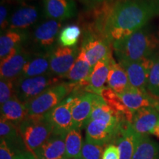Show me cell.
<instances>
[{"mask_svg":"<svg viewBox=\"0 0 159 159\" xmlns=\"http://www.w3.org/2000/svg\"><path fill=\"white\" fill-rule=\"evenodd\" d=\"M158 16L159 0L114 2L105 27V36L113 43L144 27Z\"/></svg>","mask_w":159,"mask_h":159,"instance_id":"cell-1","label":"cell"},{"mask_svg":"<svg viewBox=\"0 0 159 159\" xmlns=\"http://www.w3.org/2000/svg\"><path fill=\"white\" fill-rule=\"evenodd\" d=\"M159 45L156 35L145 26L124 39L112 43L119 61H136L156 57Z\"/></svg>","mask_w":159,"mask_h":159,"instance_id":"cell-2","label":"cell"},{"mask_svg":"<svg viewBox=\"0 0 159 159\" xmlns=\"http://www.w3.org/2000/svg\"><path fill=\"white\" fill-rule=\"evenodd\" d=\"M77 83L61 82L52 85L29 102L25 103L29 116H43L69 96L76 88Z\"/></svg>","mask_w":159,"mask_h":159,"instance_id":"cell-3","label":"cell"},{"mask_svg":"<svg viewBox=\"0 0 159 159\" xmlns=\"http://www.w3.org/2000/svg\"><path fill=\"white\" fill-rule=\"evenodd\" d=\"M27 150L33 152L48 139L53 132V127L45 115L29 116L19 125Z\"/></svg>","mask_w":159,"mask_h":159,"instance_id":"cell-4","label":"cell"},{"mask_svg":"<svg viewBox=\"0 0 159 159\" xmlns=\"http://www.w3.org/2000/svg\"><path fill=\"white\" fill-rule=\"evenodd\" d=\"M61 77L50 73L41 76L18 79L16 80V96L21 102L26 103L41 94L52 85L61 83Z\"/></svg>","mask_w":159,"mask_h":159,"instance_id":"cell-5","label":"cell"},{"mask_svg":"<svg viewBox=\"0 0 159 159\" xmlns=\"http://www.w3.org/2000/svg\"><path fill=\"white\" fill-rule=\"evenodd\" d=\"M61 21L49 19L39 24L33 30L31 38L32 47L35 52L50 53L57 45Z\"/></svg>","mask_w":159,"mask_h":159,"instance_id":"cell-6","label":"cell"},{"mask_svg":"<svg viewBox=\"0 0 159 159\" xmlns=\"http://www.w3.org/2000/svg\"><path fill=\"white\" fill-rule=\"evenodd\" d=\"M109 40L104 35L94 32L84 30L80 49L84 52L91 66H94L99 61L112 53Z\"/></svg>","mask_w":159,"mask_h":159,"instance_id":"cell-7","label":"cell"},{"mask_svg":"<svg viewBox=\"0 0 159 159\" xmlns=\"http://www.w3.org/2000/svg\"><path fill=\"white\" fill-rule=\"evenodd\" d=\"M122 122H110L103 119H94L89 121L85 127V140L93 144L105 146L114 144L120 130Z\"/></svg>","mask_w":159,"mask_h":159,"instance_id":"cell-8","label":"cell"},{"mask_svg":"<svg viewBox=\"0 0 159 159\" xmlns=\"http://www.w3.org/2000/svg\"><path fill=\"white\" fill-rule=\"evenodd\" d=\"M79 52L77 46L67 47L57 45L49 53V73L62 79L70 70Z\"/></svg>","mask_w":159,"mask_h":159,"instance_id":"cell-9","label":"cell"},{"mask_svg":"<svg viewBox=\"0 0 159 159\" xmlns=\"http://www.w3.org/2000/svg\"><path fill=\"white\" fill-rule=\"evenodd\" d=\"M76 96V93L72 92L58 105L45 114L52 125L53 130L66 134L74 128L71 110Z\"/></svg>","mask_w":159,"mask_h":159,"instance_id":"cell-10","label":"cell"},{"mask_svg":"<svg viewBox=\"0 0 159 159\" xmlns=\"http://www.w3.org/2000/svg\"><path fill=\"white\" fill-rule=\"evenodd\" d=\"M157 57H148L136 61H119L128 75L130 86L147 90L149 75Z\"/></svg>","mask_w":159,"mask_h":159,"instance_id":"cell-11","label":"cell"},{"mask_svg":"<svg viewBox=\"0 0 159 159\" xmlns=\"http://www.w3.org/2000/svg\"><path fill=\"white\" fill-rule=\"evenodd\" d=\"M41 16L42 11L39 6L23 4L11 13L8 29L27 30L39 22Z\"/></svg>","mask_w":159,"mask_h":159,"instance_id":"cell-12","label":"cell"},{"mask_svg":"<svg viewBox=\"0 0 159 159\" xmlns=\"http://www.w3.org/2000/svg\"><path fill=\"white\" fill-rule=\"evenodd\" d=\"M31 53L24 47L13 51L8 56L1 61L0 77L15 81L19 78L23 68Z\"/></svg>","mask_w":159,"mask_h":159,"instance_id":"cell-13","label":"cell"},{"mask_svg":"<svg viewBox=\"0 0 159 159\" xmlns=\"http://www.w3.org/2000/svg\"><path fill=\"white\" fill-rule=\"evenodd\" d=\"M76 94L71 113L74 127L81 130L88 124L94 104L99 95L89 92Z\"/></svg>","mask_w":159,"mask_h":159,"instance_id":"cell-14","label":"cell"},{"mask_svg":"<svg viewBox=\"0 0 159 159\" xmlns=\"http://www.w3.org/2000/svg\"><path fill=\"white\" fill-rule=\"evenodd\" d=\"M118 95L133 113L144 108H153L159 111V97L151 94L148 91L130 86L122 94Z\"/></svg>","mask_w":159,"mask_h":159,"instance_id":"cell-15","label":"cell"},{"mask_svg":"<svg viewBox=\"0 0 159 159\" xmlns=\"http://www.w3.org/2000/svg\"><path fill=\"white\" fill-rule=\"evenodd\" d=\"M66 135L53 130L48 139L33 153L37 159L66 158Z\"/></svg>","mask_w":159,"mask_h":159,"instance_id":"cell-16","label":"cell"},{"mask_svg":"<svg viewBox=\"0 0 159 159\" xmlns=\"http://www.w3.org/2000/svg\"><path fill=\"white\" fill-rule=\"evenodd\" d=\"M43 14L48 19L63 21L76 16L75 0H43Z\"/></svg>","mask_w":159,"mask_h":159,"instance_id":"cell-17","label":"cell"},{"mask_svg":"<svg viewBox=\"0 0 159 159\" xmlns=\"http://www.w3.org/2000/svg\"><path fill=\"white\" fill-rule=\"evenodd\" d=\"M159 123V111L153 108H144L135 111L131 126L137 134L148 136L152 134Z\"/></svg>","mask_w":159,"mask_h":159,"instance_id":"cell-18","label":"cell"},{"mask_svg":"<svg viewBox=\"0 0 159 159\" xmlns=\"http://www.w3.org/2000/svg\"><path fill=\"white\" fill-rule=\"evenodd\" d=\"M138 134L130 123L122 122L114 144L118 148L119 159H132L136 148Z\"/></svg>","mask_w":159,"mask_h":159,"instance_id":"cell-19","label":"cell"},{"mask_svg":"<svg viewBox=\"0 0 159 159\" xmlns=\"http://www.w3.org/2000/svg\"><path fill=\"white\" fill-rule=\"evenodd\" d=\"M30 39L27 30L8 29L2 32L0 36V59L3 60L13 51L22 47Z\"/></svg>","mask_w":159,"mask_h":159,"instance_id":"cell-20","label":"cell"},{"mask_svg":"<svg viewBox=\"0 0 159 159\" xmlns=\"http://www.w3.org/2000/svg\"><path fill=\"white\" fill-rule=\"evenodd\" d=\"M113 58L114 57L112 56V53H111L108 56L99 61L92 67L89 77V86L87 90L88 92L100 95L101 91L105 87V84L107 83L111 62Z\"/></svg>","mask_w":159,"mask_h":159,"instance_id":"cell-21","label":"cell"},{"mask_svg":"<svg viewBox=\"0 0 159 159\" xmlns=\"http://www.w3.org/2000/svg\"><path fill=\"white\" fill-rule=\"evenodd\" d=\"M49 73V53H31L19 79L41 76Z\"/></svg>","mask_w":159,"mask_h":159,"instance_id":"cell-22","label":"cell"},{"mask_svg":"<svg viewBox=\"0 0 159 159\" xmlns=\"http://www.w3.org/2000/svg\"><path fill=\"white\" fill-rule=\"evenodd\" d=\"M29 116L25 103L13 96L3 105H1V118L9 121L17 126Z\"/></svg>","mask_w":159,"mask_h":159,"instance_id":"cell-23","label":"cell"},{"mask_svg":"<svg viewBox=\"0 0 159 159\" xmlns=\"http://www.w3.org/2000/svg\"><path fill=\"white\" fill-rule=\"evenodd\" d=\"M0 138L5 140L17 153L27 150L20 134L19 126L2 118L0 120Z\"/></svg>","mask_w":159,"mask_h":159,"instance_id":"cell-24","label":"cell"},{"mask_svg":"<svg viewBox=\"0 0 159 159\" xmlns=\"http://www.w3.org/2000/svg\"><path fill=\"white\" fill-rule=\"evenodd\" d=\"M107 86L114 91L117 94H121L130 87L128 75L119 63L113 58L111 62Z\"/></svg>","mask_w":159,"mask_h":159,"instance_id":"cell-25","label":"cell"},{"mask_svg":"<svg viewBox=\"0 0 159 159\" xmlns=\"http://www.w3.org/2000/svg\"><path fill=\"white\" fill-rule=\"evenodd\" d=\"M100 96L102 97L107 105L112 108L118 116L122 121H126L129 123L132 122L134 113L124 104L118 94L111 88L105 86L100 93Z\"/></svg>","mask_w":159,"mask_h":159,"instance_id":"cell-26","label":"cell"},{"mask_svg":"<svg viewBox=\"0 0 159 159\" xmlns=\"http://www.w3.org/2000/svg\"><path fill=\"white\" fill-rule=\"evenodd\" d=\"M92 69L84 52L80 48V52L74 64L62 79L68 80L69 82L77 83L88 79Z\"/></svg>","mask_w":159,"mask_h":159,"instance_id":"cell-27","label":"cell"},{"mask_svg":"<svg viewBox=\"0 0 159 159\" xmlns=\"http://www.w3.org/2000/svg\"><path fill=\"white\" fill-rule=\"evenodd\" d=\"M132 159H159V144L148 136L138 134L136 150Z\"/></svg>","mask_w":159,"mask_h":159,"instance_id":"cell-28","label":"cell"},{"mask_svg":"<svg viewBox=\"0 0 159 159\" xmlns=\"http://www.w3.org/2000/svg\"><path fill=\"white\" fill-rule=\"evenodd\" d=\"M66 158L78 159L83 148L80 129L72 128L66 135Z\"/></svg>","mask_w":159,"mask_h":159,"instance_id":"cell-29","label":"cell"},{"mask_svg":"<svg viewBox=\"0 0 159 159\" xmlns=\"http://www.w3.org/2000/svg\"><path fill=\"white\" fill-rule=\"evenodd\" d=\"M81 28L78 25H67L61 29L58 36L59 45L63 47H72L77 46L80 37Z\"/></svg>","mask_w":159,"mask_h":159,"instance_id":"cell-30","label":"cell"},{"mask_svg":"<svg viewBox=\"0 0 159 159\" xmlns=\"http://www.w3.org/2000/svg\"><path fill=\"white\" fill-rule=\"evenodd\" d=\"M105 145L93 144L85 140L78 159H102Z\"/></svg>","mask_w":159,"mask_h":159,"instance_id":"cell-31","label":"cell"},{"mask_svg":"<svg viewBox=\"0 0 159 159\" xmlns=\"http://www.w3.org/2000/svg\"><path fill=\"white\" fill-rule=\"evenodd\" d=\"M147 90L151 94L159 97V57L155 61L150 70Z\"/></svg>","mask_w":159,"mask_h":159,"instance_id":"cell-32","label":"cell"},{"mask_svg":"<svg viewBox=\"0 0 159 159\" xmlns=\"http://www.w3.org/2000/svg\"><path fill=\"white\" fill-rule=\"evenodd\" d=\"M16 82L7 79L0 80V104L3 105L16 95Z\"/></svg>","mask_w":159,"mask_h":159,"instance_id":"cell-33","label":"cell"},{"mask_svg":"<svg viewBox=\"0 0 159 159\" xmlns=\"http://www.w3.org/2000/svg\"><path fill=\"white\" fill-rule=\"evenodd\" d=\"M9 5L5 2H2L0 5V28L1 33L9 28V20L11 14H9Z\"/></svg>","mask_w":159,"mask_h":159,"instance_id":"cell-34","label":"cell"},{"mask_svg":"<svg viewBox=\"0 0 159 159\" xmlns=\"http://www.w3.org/2000/svg\"><path fill=\"white\" fill-rule=\"evenodd\" d=\"M18 153L3 139L0 141V159H15Z\"/></svg>","mask_w":159,"mask_h":159,"instance_id":"cell-35","label":"cell"},{"mask_svg":"<svg viewBox=\"0 0 159 159\" xmlns=\"http://www.w3.org/2000/svg\"><path fill=\"white\" fill-rule=\"evenodd\" d=\"M102 159H119L118 148L114 144H108L103 152Z\"/></svg>","mask_w":159,"mask_h":159,"instance_id":"cell-36","label":"cell"},{"mask_svg":"<svg viewBox=\"0 0 159 159\" xmlns=\"http://www.w3.org/2000/svg\"><path fill=\"white\" fill-rule=\"evenodd\" d=\"M15 159H37L36 157L34 156L33 152L30 151H24V152H19L15 157Z\"/></svg>","mask_w":159,"mask_h":159,"instance_id":"cell-37","label":"cell"},{"mask_svg":"<svg viewBox=\"0 0 159 159\" xmlns=\"http://www.w3.org/2000/svg\"><path fill=\"white\" fill-rule=\"evenodd\" d=\"M155 135V136H156L157 137H158L159 138V123L158 125H157V126L155 128V129L153 130V132H152V134Z\"/></svg>","mask_w":159,"mask_h":159,"instance_id":"cell-38","label":"cell"},{"mask_svg":"<svg viewBox=\"0 0 159 159\" xmlns=\"http://www.w3.org/2000/svg\"><path fill=\"white\" fill-rule=\"evenodd\" d=\"M89 1L93 3H100V2H103L107 1V0H89Z\"/></svg>","mask_w":159,"mask_h":159,"instance_id":"cell-39","label":"cell"},{"mask_svg":"<svg viewBox=\"0 0 159 159\" xmlns=\"http://www.w3.org/2000/svg\"><path fill=\"white\" fill-rule=\"evenodd\" d=\"M62 159H67V158H62Z\"/></svg>","mask_w":159,"mask_h":159,"instance_id":"cell-40","label":"cell"}]
</instances>
